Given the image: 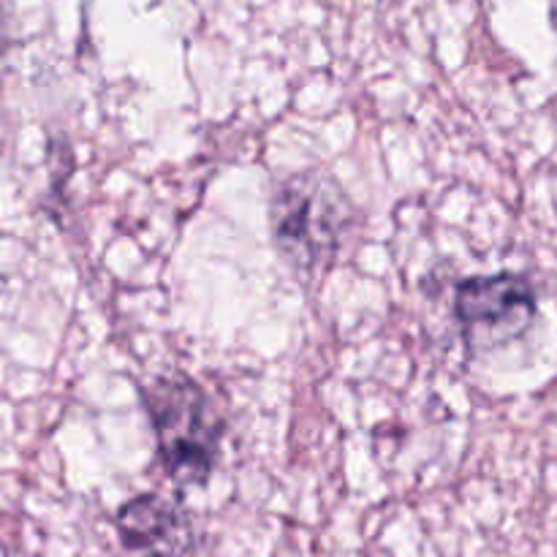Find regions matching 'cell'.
<instances>
[{
    "label": "cell",
    "instance_id": "1",
    "mask_svg": "<svg viewBox=\"0 0 557 557\" xmlns=\"http://www.w3.org/2000/svg\"><path fill=\"white\" fill-rule=\"evenodd\" d=\"M354 205L324 169L288 174L272 194L270 221L277 250L302 275L326 270L341 253Z\"/></svg>",
    "mask_w": 557,
    "mask_h": 557
},
{
    "label": "cell",
    "instance_id": "2",
    "mask_svg": "<svg viewBox=\"0 0 557 557\" xmlns=\"http://www.w3.org/2000/svg\"><path fill=\"white\" fill-rule=\"evenodd\" d=\"M141 395L166 476L180 487L210 482L223 438V419L210 395L183 373L161 375Z\"/></svg>",
    "mask_w": 557,
    "mask_h": 557
},
{
    "label": "cell",
    "instance_id": "3",
    "mask_svg": "<svg viewBox=\"0 0 557 557\" xmlns=\"http://www.w3.org/2000/svg\"><path fill=\"white\" fill-rule=\"evenodd\" d=\"M536 292L522 275L468 277L457 286L455 315L473 351L504 346L531 330L536 319Z\"/></svg>",
    "mask_w": 557,
    "mask_h": 557
},
{
    "label": "cell",
    "instance_id": "4",
    "mask_svg": "<svg viewBox=\"0 0 557 557\" xmlns=\"http://www.w3.org/2000/svg\"><path fill=\"white\" fill-rule=\"evenodd\" d=\"M117 533L125 549L147 557H180L194 547L188 517L158 495L128 500L117 515Z\"/></svg>",
    "mask_w": 557,
    "mask_h": 557
}]
</instances>
